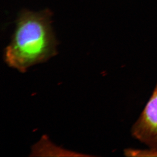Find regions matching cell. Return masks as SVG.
<instances>
[{"instance_id":"6da1fadb","label":"cell","mask_w":157,"mask_h":157,"mask_svg":"<svg viewBox=\"0 0 157 157\" xmlns=\"http://www.w3.org/2000/svg\"><path fill=\"white\" fill-rule=\"evenodd\" d=\"M52 17L48 10L21 12L10 43L5 49L4 59L8 65L25 72L32 66L56 55L58 42Z\"/></svg>"},{"instance_id":"7a4b0ae2","label":"cell","mask_w":157,"mask_h":157,"mask_svg":"<svg viewBox=\"0 0 157 157\" xmlns=\"http://www.w3.org/2000/svg\"><path fill=\"white\" fill-rule=\"evenodd\" d=\"M133 136L157 151V83L140 117L132 127Z\"/></svg>"}]
</instances>
